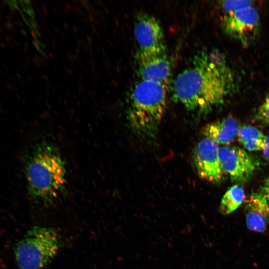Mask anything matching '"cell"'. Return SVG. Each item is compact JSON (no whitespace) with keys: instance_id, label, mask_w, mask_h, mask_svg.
Masks as SVG:
<instances>
[{"instance_id":"obj_5","label":"cell","mask_w":269,"mask_h":269,"mask_svg":"<svg viewBox=\"0 0 269 269\" xmlns=\"http://www.w3.org/2000/svg\"><path fill=\"white\" fill-rule=\"evenodd\" d=\"M225 32L243 45L249 44L257 34L260 17L257 10L253 6L224 13L222 20Z\"/></svg>"},{"instance_id":"obj_1","label":"cell","mask_w":269,"mask_h":269,"mask_svg":"<svg viewBox=\"0 0 269 269\" xmlns=\"http://www.w3.org/2000/svg\"><path fill=\"white\" fill-rule=\"evenodd\" d=\"M234 87L233 73L224 56L204 51L195 55L176 77L172 98L190 111L206 113L223 103Z\"/></svg>"},{"instance_id":"obj_17","label":"cell","mask_w":269,"mask_h":269,"mask_svg":"<svg viewBox=\"0 0 269 269\" xmlns=\"http://www.w3.org/2000/svg\"><path fill=\"white\" fill-rule=\"evenodd\" d=\"M262 150L264 157L269 160V135L266 136L264 146Z\"/></svg>"},{"instance_id":"obj_4","label":"cell","mask_w":269,"mask_h":269,"mask_svg":"<svg viewBox=\"0 0 269 269\" xmlns=\"http://www.w3.org/2000/svg\"><path fill=\"white\" fill-rule=\"evenodd\" d=\"M60 239L53 228L36 226L16 245L15 259L21 269H43L57 254Z\"/></svg>"},{"instance_id":"obj_8","label":"cell","mask_w":269,"mask_h":269,"mask_svg":"<svg viewBox=\"0 0 269 269\" xmlns=\"http://www.w3.org/2000/svg\"><path fill=\"white\" fill-rule=\"evenodd\" d=\"M166 48L150 51H137V76L140 80L168 84L171 74V64Z\"/></svg>"},{"instance_id":"obj_11","label":"cell","mask_w":269,"mask_h":269,"mask_svg":"<svg viewBox=\"0 0 269 269\" xmlns=\"http://www.w3.org/2000/svg\"><path fill=\"white\" fill-rule=\"evenodd\" d=\"M239 128L237 121L229 117L205 125L201 133L218 144L228 145L237 137Z\"/></svg>"},{"instance_id":"obj_16","label":"cell","mask_w":269,"mask_h":269,"mask_svg":"<svg viewBox=\"0 0 269 269\" xmlns=\"http://www.w3.org/2000/svg\"><path fill=\"white\" fill-rule=\"evenodd\" d=\"M260 193L265 197L269 205V176L263 182Z\"/></svg>"},{"instance_id":"obj_7","label":"cell","mask_w":269,"mask_h":269,"mask_svg":"<svg viewBox=\"0 0 269 269\" xmlns=\"http://www.w3.org/2000/svg\"><path fill=\"white\" fill-rule=\"evenodd\" d=\"M218 144L204 137L196 145L193 151V161L199 176L213 183H220L223 177L219 154Z\"/></svg>"},{"instance_id":"obj_2","label":"cell","mask_w":269,"mask_h":269,"mask_svg":"<svg viewBox=\"0 0 269 269\" xmlns=\"http://www.w3.org/2000/svg\"><path fill=\"white\" fill-rule=\"evenodd\" d=\"M28 192L35 199L48 203L56 199L66 184V171L57 149L49 144L38 146L25 166Z\"/></svg>"},{"instance_id":"obj_3","label":"cell","mask_w":269,"mask_h":269,"mask_svg":"<svg viewBox=\"0 0 269 269\" xmlns=\"http://www.w3.org/2000/svg\"><path fill=\"white\" fill-rule=\"evenodd\" d=\"M167 84L140 80L129 96L127 117L138 135L154 138L158 132L166 105Z\"/></svg>"},{"instance_id":"obj_12","label":"cell","mask_w":269,"mask_h":269,"mask_svg":"<svg viewBox=\"0 0 269 269\" xmlns=\"http://www.w3.org/2000/svg\"><path fill=\"white\" fill-rule=\"evenodd\" d=\"M239 142L248 150H262L266 136L257 128L245 126L239 128L238 133Z\"/></svg>"},{"instance_id":"obj_9","label":"cell","mask_w":269,"mask_h":269,"mask_svg":"<svg viewBox=\"0 0 269 269\" xmlns=\"http://www.w3.org/2000/svg\"><path fill=\"white\" fill-rule=\"evenodd\" d=\"M134 34L137 51H150L165 48L161 24L152 15L143 13L137 16Z\"/></svg>"},{"instance_id":"obj_13","label":"cell","mask_w":269,"mask_h":269,"mask_svg":"<svg viewBox=\"0 0 269 269\" xmlns=\"http://www.w3.org/2000/svg\"><path fill=\"white\" fill-rule=\"evenodd\" d=\"M245 200L243 189L237 184L229 188L221 199L219 207L223 215H228L237 209Z\"/></svg>"},{"instance_id":"obj_6","label":"cell","mask_w":269,"mask_h":269,"mask_svg":"<svg viewBox=\"0 0 269 269\" xmlns=\"http://www.w3.org/2000/svg\"><path fill=\"white\" fill-rule=\"evenodd\" d=\"M219 158L223 171L236 182L248 181L256 170L258 163L244 149L236 146L219 147Z\"/></svg>"},{"instance_id":"obj_14","label":"cell","mask_w":269,"mask_h":269,"mask_svg":"<svg viewBox=\"0 0 269 269\" xmlns=\"http://www.w3.org/2000/svg\"><path fill=\"white\" fill-rule=\"evenodd\" d=\"M253 1L247 0H224L220 5L225 13L236 11L252 6Z\"/></svg>"},{"instance_id":"obj_10","label":"cell","mask_w":269,"mask_h":269,"mask_svg":"<svg viewBox=\"0 0 269 269\" xmlns=\"http://www.w3.org/2000/svg\"><path fill=\"white\" fill-rule=\"evenodd\" d=\"M246 225L252 231L264 232L269 224V205L260 192H253L245 200Z\"/></svg>"},{"instance_id":"obj_15","label":"cell","mask_w":269,"mask_h":269,"mask_svg":"<svg viewBox=\"0 0 269 269\" xmlns=\"http://www.w3.org/2000/svg\"><path fill=\"white\" fill-rule=\"evenodd\" d=\"M256 118L260 123L269 126V94L258 109Z\"/></svg>"}]
</instances>
